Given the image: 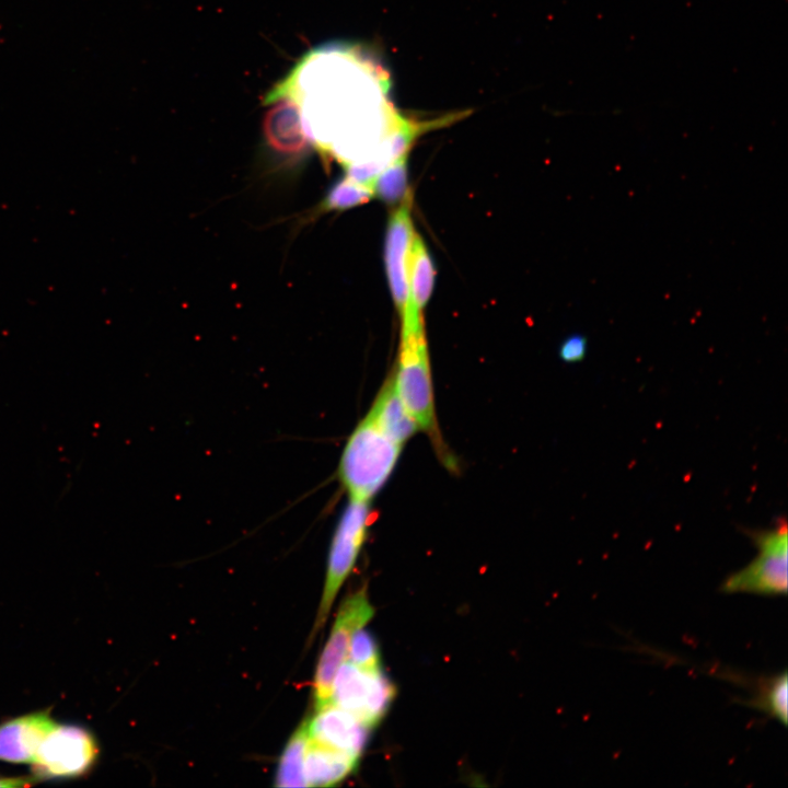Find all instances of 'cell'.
<instances>
[{"instance_id":"1","label":"cell","mask_w":788,"mask_h":788,"mask_svg":"<svg viewBox=\"0 0 788 788\" xmlns=\"http://www.w3.org/2000/svg\"><path fill=\"white\" fill-rule=\"evenodd\" d=\"M390 91L389 72L372 54L357 45L333 44L306 54L266 102L291 99L309 138L315 130L331 129L346 140L375 144L392 162L407 154L417 136L440 123L402 115Z\"/></svg>"},{"instance_id":"2","label":"cell","mask_w":788,"mask_h":788,"mask_svg":"<svg viewBox=\"0 0 788 788\" xmlns=\"http://www.w3.org/2000/svg\"><path fill=\"white\" fill-rule=\"evenodd\" d=\"M403 447L367 413L345 443L338 464L348 499L370 502L394 471Z\"/></svg>"},{"instance_id":"3","label":"cell","mask_w":788,"mask_h":788,"mask_svg":"<svg viewBox=\"0 0 788 788\" xmlns=\"http://www.w3.org/2000/svg\"><path fill=\"white\" fill-rule=\"evenodd\" d=\"M397 394L419 430L443 449L437 427L429 354L424 324L402 326L397 362L393 370Z\"/></svg>"},{"instance_id":"4","label":"cell","mask_w":788,"mask_h":788,"mask_svg":"<svg viewBox=\"0 0 788 788\" xmlns=\"http://www.w3.org/2000/svg\"><path fill=\"white\" fill-rule=\"evenodd\" d=\"M372 520L369 501L348 499L331 542L324 590L312 635L325 624L340 587L357 561Z\"/></svg>"},{"instance_id":"5","label":"cell","mask_w":788,"mask_h":788,"mask_svg":"<svg viewBox=\"0 0 788 788\" xmlns=\"http://www.w3.org/2000/svg\"><path fill=\"white\" fill-rule=\"evenodd\" d=\"M758 549L744 568L729 576L720 586L723 593L785 595L788 588V533L785 519L774 528L749 532Z\"/></svg>"},{"instance_id":"6","label":"cell","mask_w":788,"mask_h":788,"mask_svg":"<svg viewBox=\"0 0 788 788\" xmlns=\"http://www.w3.org/2000/svg\"><path fill=\"white\" fill-rule=\"evenodd\" d=\"M395 693V686L381 669L368 671L344 661L333 682L332 704L372 729L385 716Z\"/></svg>"},{"instance_id":"7","label":"cell","mask_w":788,"mask_h":788,"mask_svg":"<svg viewBox=\"0 0 788 788\" xmlns=\"http://www.w3.org/2000/svg\"><path fill=\"white\" fill-rule=\"evenodd\" d=\"M366 589L347 596L340 605L333 629L317 663L314 680L315 709L332 704V688L337 670L347 659L348 647L354 633L373 617Z\"/></svg>"},{"instance_id":"8","label":"cell","mask_w":788,"mask_h":788,"mask_svg":"<svg viewBox=\"0 0 788 788\" xmlns=\"http://www.w3.org/2000/svg\"><path fill=\"white\" fill-rule=\"evenodd\" d=\"M96 755L97 745L89 731L55 725L37 749L33 770L40 778L74 777L85 773Z\"/></svg>"},{"instance_id":"9","label":"cell","mask_w":788,"mask_h":788,"mask_svg":"<svg viewBox=\"0 0 788 788\" xmlns=\"http://www.w3.org/2000/svg\"><path fill=\"white\" fill-rule=\"evenodd\" d=\"M410 206L412 196L392 212L385 234L386 277L401 318H404L408 312V259L416 233L410 218Z\"/></svg>"},{"instance_id":"10","label":"cell","mask_w":788,"mask_h":788,"mask_svg":"<svg viewBox=\"0 0 788 788\" xmlns=\"http://www.w3.org/2000/svg\"><path fill=\"white\" fill-rule=\"evenodd\" d=\"M267 103L273 105L263 123L265 143L277 158L297 162L312 144L304 130L300 109L287 96H278Z\"/></svg>"},{"instance_id":"11","label":"cell","mask_w":788,"mask_h":788,"mask_svg":"<svg viewBox=\"0 0 788 788\" xmlns=\"http://www.w3.org/2000/svg\"><path fill=\"white\" fill-rule=\"evenodd\" d=\"M309 739L360 757L370 728L349 711L331 704L306 720Z\"/></svg>"},{"instance_id":"12","label":"cell","mask_w":788,"mask_h":788,"mask_svg":"<svg viewBox=\"0 0 788 788\" xmlns=\"http://www.w3.org/2000/svg\"><path fill=\"white\" fill-rule=\"evenodd\" d=\"M55 725L46 711L22 716L0 725V760L32 763L40 742Z\"/></svg>"},{"instance_id":"13","label":"cell","mask_w":788,"mask_h":788,"mask_svg":"<svg viewBox=\"0 0 788 788\" xmlns=\"http://www.w3.org/2000/svg\"><path fill=\"white\" fill-rule=\"evenodd\" d=\"M436 278L433 260L422 239L415 233L408 259V312L402 326L420 325Z\"/></svg>"},{"instance_id":"14","label":"cell","mask_w":788,"mask_h":788,"mask_svg":"<svg viewBox=\"0 0 788 788\" xmlns=\"http://www.w3.org/2000/svg\"><path fill=\"white\" fill-rule=\"evenodd\" d=\"M359 757L309 739L304 757L308 787H331L348 777Z\"/></svg>"},{"instance_id":"15","label":"cell","mask_w":788,"mask_h":788,"mask_svg":"<svg viewBox=\"0 0 788 788\" xmlns=\"http://www.w3.org/2000/svg\"><path fill=\"white\" fill-rule=\"evenodd\" d=\"M368 414L391 438L403 445L419 430L397 394L394 373L386 379Z\"/></svg>"},{"instance_id":"16","label":"cell","mask_w":788,"mask_h":788,"mask_svg":"<svg viewBox=\"0 0 788 788\" xmlns=\"http://www.w3.org/2000/svg\"><path fill=\"white\" fill-rule=\"evenodd\" d=\"M308 745L306 720L290 737L279 761L275 786L281 788L308 787L304 757Z\"/></svg>"},{"instance_id":"17","label":"cell","mask_w":788,"mask_h":788,"mask_svg":"<svg viewBox=\"0 0 788 788\" xmlns=\"http://www.w3.org/2000/svg\"><path fill=\"white\" fill-rule=\"evenodd\" d=\"M373 197L394 205L412 196L407 183V154L387 163L370 186Z\"/></svg>"},{"instance_id":"18","label":"cell","mask_w":788,"mask_h":788,"mask_svg":"<svg viewBox=\"0 0 788 788\" xmlns=\"http://www.w3.org/2000/svg\"><path fill=\"white\" fill-rule=\"evenodd\" d=\"M373 198L372 190L344 176L336 181L327 190L315 212L348 210Z\"/></svg>"},{"instance_id":"19","label":"cell","mask_w":788,"mask_h":788,"mask_svg":"<svg viewBox=\"0 0 788 788\" xmlns=\"http://www.w3.org/2000/svg\"><path fill=\"white\" fill-rule=\"evenodd\" d=\"M788 681L787 673L772 677L762 686L757 697L752 702V706L768 714L772 718L777 719L784 726L787 725L788 709Z\"/></svg>"},{"instance_id":"20","label":"cell","mask_w":788,"mask_h":788,"mask_svg":"<svg viewBox=\"0 0 788 788\" xmlns=\"http://www.w3.org/2000/svg\"><path fill=\"white\" fill-rule=\"evenodd\" d=\"M347 658L349 662L360 669L368 671L380 669V652L376 641L369 631L362 628L354 633Z\"/></svg>"},{"instance_id":"21","label":"cell","mask_w":788,"mask_h":788,"mask_svg":"<svg viewBox=\"0 0 788 788\" xmlns=\"http://www.w3.org/2000/svg\"><path fill=\"white\" fill-rule=\"evenodd\" d=\"M587 350V338L580 334H575L560 344L559 357L565 362H578L586 357Z\"/></svg>"},{"instance_id":"22","label":"cell","mask_w":788,"mask_h":788,"mask_svg":"<svg viewBox=\"0 0 788 788\" xmlns=\"http://www.w3.org/2000/svg\"><path fill=\"white\" fill-rule=\"evenodd\" d=\"M27 783L24 779H20V778L0 779V787H16V786L19 787V786H24Z\"/></svg>"}]
</instances>
